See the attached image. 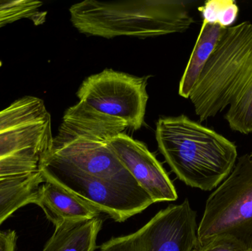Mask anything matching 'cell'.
Listing matches in <instances>:
<instances>
[{"instance_id": "14", "label": "cell", "mask_w": 252, "mask_h": 251, "mask_svg": "<svg viewBox=\"0 0 252 251\" xmlns=\"http://www.w3.org/2000/svg\"><path fill=\"white\" fill-rule=\"evenodd\" d=\"M226 28L203 22L195 47L179 83V94L188 99L204 66L214 51Z\"/></svg>"}, {"instance_id": "20", "label": "cell", "mask_w": 252, "mask_h": 251, "mask_svg": "<svg viewBox=\"0 0 252 251\" xmlns=\"http://www.w3.org/2000/svg\"><path fill=\"white\" fill-rule=\"evenodd\" d=\"M17 234L13 230L0 231V251H15Z\"/></svg>"}, {"instance_id": "15", "label": "cell", "mask_w": 252, "mask_h": 251, "mask_svg": "<svg viewBox=\"0 0 252 251\" xmlns=\"http://www.w3.org/2000/svg\"><path fill=\"white\" fill-rule=\"evenodd\" d=\"M44 181L41 171L0 181V226L20 208L34 203Z\"/></svg>"}, {"instance_id": "7", "label": "cell", "mask_w": 252, "mask_h": 251, "mask_svg": "<svg viewBox=\"0 0 252 251\" xmlns=\"http://www.w3.org/2000/svg\"><path fill=\"white\" fill-rule=\"evenodd\" d=\"M197 214L188 199L170 205L132 234L112 237L100 251H194L197 240Z\"/></svg>"}, {"instance_id": "1", "label": "cell", "mask_w": 252, "mask_h": 251, "mask_svg": "<svg viewBox=\"0 0 252 251\" xmlns=\"http://www.w3.org/2000/svg\"><path fill=\"white\" fill-rule=\"evenodd\" d=\"M156 139L158 150L177 178L203 191L217 188L238 159L235 143L185 115L160 118Z\"/></svg>"}, {"instance_id": "16", "label": "cell", "mask_w": 252, "mask_h": 251, "mask_svg": "<svg viewBox=\"0 0 252 251\" xmlns=\"http://www.w3.org/2000/svg\"><path fill=\"white\" fill-rule=\"evenodd\" d=\"M42 4L34 0H0V28L25 19L41 25L47 16V12L40 10Z\"/></svg>"}, {"instance_id": "18", "label": "cell", "mask_w": 252, "mask_h": 251, "mask_svg": "<svg viewBox=\"0 0 252 251\" xmlns=\"http://www.w3.org/2000/svg\"><path fill=\"white\" fill-rule=\"evenodd\" d=\"M198 10L202 16L203 22L217 24L227 28L237 20L239 8L234 0H208L198 7Z\"/></svg>"}, {"instance_id": "19", "label": "cell", "mask_w": 252, "mask_h": 251, "mask_svg": "<svg viewBox=\"0 0 252 251\" xmlns=\"http://www.w3.org/2000/svg\"><path fill=\"white\" fill-rule=\"evenodd\" d=\"M194 251H248L242 245L229 236L215 237L203 246H198Z\"/></svg>"}, {"instance_id": "4", "label": "cell", "mask_w": 252, "mask_h": 251, "mask_svg": "<svg viewBox=\"0 0 252 251\" xmlns=\"http://www.w3.org/2000/svg\"><path fill=\"white\" fill-rule=\"evenodd\" d=\"M50 113L26 95L0 111V181L39 172L53 145Z\"/></svg>"}, {"instance_id": "13", "label": "cell", "mask_w": 252, "mask_h": 251, "mask_svg": "<svg viewBox=\"0 0 252 251\" xmlns=\"http://www.w3.org/2000/svg\"><path fill=\"white\" fill-rule=\"evenodd\" d=\"M103 223L101 217L65 221L55 227L42 251H94Z\"/></svg>"}, {"instance_id": "9", "label": "cell", "mask_w": 252, "mask_h": 251, "mask_svg": "<svg viewBox=\"0 0 252 251\" xmlns=\"http://www.w3.org/2000/svg\"><path fill=\"white\" fill-rule=\"evenodd\" d=\"M109 145L154 203L177 200V192L168 174L144 143L122 133L112 139Z\"/></svg>"}, {"instance_id": "6", "label": "cell", "mask_w": 252, "mask_h": 251, "mask_svg": "<svg viewBox=\"0 0 252 251\" xmlns=\"http://www.w3.org/2000/svg\"><path fill=\"white\" fill-rule=\"evenodd\" d=\"M40 170L44 181L56 183L115 222H125L154 203L139 184L93 176L49 155Z\"/></svg>"}, {"instance_id": "8", "label": "cell", "mask_w": 252, "mask_h": 251, "mask_svg": "<svg viewBox=\"0 0 252 251\" xmlns=\"http://www.w3.org/2000/svg\"><path fill=\"white\" fill-rule=\"evenodd\" d=\"M148 78L105 69L84 80L77 97L102 113L123 119L127 128L137 131L145 121Z\"/></svg>"}, {"instance_id": "12", "label": "cell", "mask_w": 252, "mask_h": 251, "mask_svg": "<svg viewBox=\"0 0 252 251\" xmlns=\"http://www.w3.org/2000/svg\"><path fill=\"white\" fill-rule=\"evenodd\" d=\"M33 204L42 209L46 218L55 227L65 221L101 217L97 209L51 181H44L40 185Z\"/></svg>"}, {"instance_id": "17", "label": "cell", "mask_w": 252, "mask_h": 251, "mask_svg": "<svg viewBox=\"0 0 252 251\" xmlns=\"http://www.w3.org/2000/svg\"><path fill=\"white\" fill-rule=\"evenodd\" d=\"M231 129L243 134L252 133V80L225 114Z\"/></svg>"}, {"instance_id": "11", "label": "cell", "mask_w": 252, "mask_h": 251, "mask_svg": "<svg viewBox=\"0 0 252 251\" xmlns=\"http://www.w3.org/2000/svg\"><path fill=\"white\" fill-rule=\"evenodd\" d=\"M127 128L123 119L102 113L85 102L79 101L65 112L59 132L53 137L52 148L77 139L109 143Z\"/></svg>"}, {"instance_id": "3", "label": "cell", "mask_w": 252, "mask_h": 251, "mask_svg": "<svg viewBox=\"0 0 252 251\" xmlns=\"http://www.w3.org/2000/svg\"><path fill=\"white\" fill-rule=\"evenodd\" d=\"M252 80V23L225 29L189 99L201 122L236 101Z\"/></svg>"}, {"instance_id": "2", "label": "cell", "mask_w": 252, "mask_h": 251, "mask_svg": "<svg viewBox=\"0 0 252 251\" xmlns=\"http://www.w3.org/2000/svg\"><path fill=\"white\" fill-rule=\"evenodd\" d=\"M185 0H85L69 8L81 33L102 38H149L183 32L194 23Z\"/></svg>"}, {"instance_id": "5", "label": "cell", "mask_w": 252, "mask_h": 251, "mask_svg": "<svg viewBox=\"0 0 252 251\" xmlns=\"http://www.w3.org/2000/svg\"><path fill=\"white\" fill-rule=\"evenodd\" d=\"M219 236H229L252 251V153L238 158L206 202L197 229L198 246Z\"/></svg>"}, {"instance_id": "10", "label": "cell", "mask_w": 252, "mask_h": 251, "mask_svg": "<svg viewBox=\"0 0 252 251\" xmlns=\"http://www.w3.org/2000/svg\"><path fill=\"white\" fill-rule=\"evenodd\" d=\"M47 155L93 176L139 184L109 147V143L77 139L61 147L51 148Z\"/></svg>"}]
</instances>
